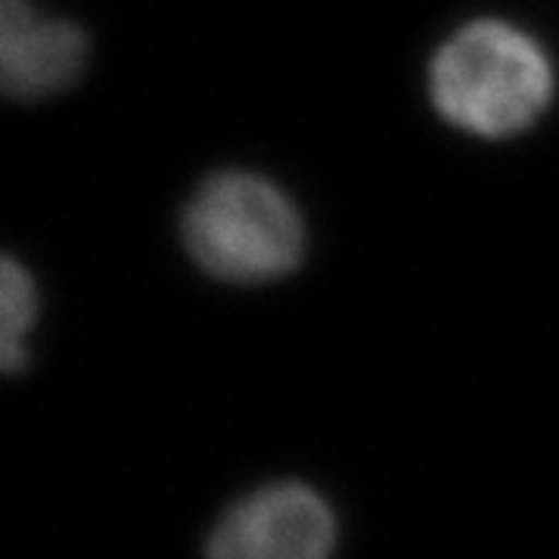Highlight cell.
Returning <instances> with one entry per match:
<instances>
[{
  "instance_id": "6da1fadb",
  "label": "cell",
  "mask_w": 559,
  "mask_h": 559,
  "mask_svg": "<svg viewBox=\"0 0 559 559\" xmlns=\"http://www.w3.org/2000/svg\"><path fill=\"white\" fill-rule=\"evenodd\" d=\"M441 119L476 138H513L547 112L557 72L535 35L513 22L476 20L444 40L429 69Z\"/></svg>"
},
{
  "instance_id": "7a4b0ae2",
  "label": "cell",
  "mask_w": 559,
  "mask_h": 559,
  "mask_svg": "<svg viewBox=\"0 0 559 559\" xmlns=\"http://www.w3.org/2000/svg\"><path fill=\"white\" fill-rule=\"evenodd\" d=\"M183 246L212 277L267 283L296 271L305 255V221L277 183L224 171L205 180L187 205Z\"/></svg>"
},
{
  "instance_id": "277c9868",
  "label": "cell",
  "mask_w": 559,
  "mask_h": 559,
  "mask_svg": "<svg viewBox=\"0 0 559 559\" xmlns=\"http://www.w3.org/2000/svg\"><path fill=\"white\" fill-rule=\"evenodd\" d=\"M87 35L35 0H0V97L35 103L69 91L84 72Z\"/></svg>"
},
{
  "instance_id": "3957f363",
  "label": "cell",
  "mask_w": 559,
  "mask_h": 559,
  "mask_svg": "<svg viewBox=\"0 0 559 559\" xmlns=\"http://www.w3.org/2000/svg\"><path fill=\"white\" fill-rule=\"evenodd\" d=\"M336 538V516L314 488L274 481L227 507L205 559H333Z\"/></svg>"
},
{
  "instance_id": "5b68a950",
  "label": "cell",
  "mask_w": 559,
  "mask_h": 559,
  "mask_svg": "<svg viewBox=\"0 0 559 559\" xmlns=\"http://www.w3.org/2000/svg\"><path fill=\"white\" fill-rule=\"evenodd\" d=\"M38 323V286L20 261L0 252V377L28 367V336Z\"/></svg>"
}]
</instances>
